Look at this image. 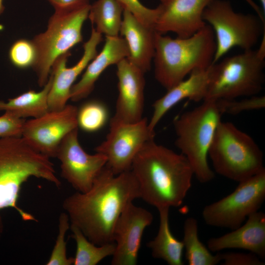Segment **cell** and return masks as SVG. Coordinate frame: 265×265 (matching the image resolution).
<instances>
[{
    "label": "cell",
    "mask_w": 265,
    "mask_h": 265,
    "mask_svg": "<svg viewBox=\"0 0 265 265\" xmlns=\"http://www.w3.org/2000/svg\"><path fill=\"white\" fill-rule=\"evenodd\" d=\"M102 40V34L98 32L92 25L90 36L83 44V54L75 65L67 67L70 52L60 56L55 60L50 73L52 83L48 95L49 111H58L66 106L74 82L98 54L97 48Z\"/></svg>",
    "instance_id": "cell-15"
},
{
    "label": "cell",
    "mask_w": 265,
    "mask_h": 265,
    "mask_svg": "<svg viewBox=\"0 0 265 265\" xmlns=\"http://www.w3.org/2000/svg\"><path fill=\"white\" fill-rule=\"evenodd\" d=\"M223 114L236 115L244 111L258 110L265 107V96L255 95L240 100H216Z\"/></svg>",
    "instance_id": "cell-30"
},
{
    "label": "cell",
    "mask_w": 265,
    "mask_h": 265,
    "mask_svg": "<svg viewBox=\"0 0 265 265\" xmlns=\"http://www.w3.org/2000/svg\"><path fill=\"white\" fill-rule=\"evenodd\" d=\"M159 0L155 31L162 34L172 32L178 37L186 38L206 25L203 12L212 0Z\"/></svg>",
    "instance_id": "cell-17"
},
{
    "label": "cell",
    "mask_w": 265,
    "mask_h": 265,
    "mask_svg": "<svg viewBox=\"0 0 265 265\" xmlns=\"http://www.w3.org/2000/svg\"><path fill=\"white\" fill-rule=\"evenodd\" d=\"M138 184L139 198L157 209L182 205L194 173L186 157L148 141L135 156L131 169Z\"/></svg>",
    "instance_id": "cell-2"
},
{
    "label": "cell",
    "mask_w": 265,
    "mask_h": 265,
    "mask_svg": "<svg viewBox=\"0 0 265 265\" xmlns=\"http://www.w3.org/2000/svg\"><path fill=\"white\" fill-rule=\"evenodd\" d=\"M4 10V6L3 5V0H0V14H1Z\"/></svg>",
    "instance_id": "cell-37"
},
{
    "label": "cell",
    "mask_w": 265,
    "mask_h": 265,
    "mask_svg": "<svg viewBox=\"0 0 265 265\" xmlns=\"http://www.w3.org/2000/svg\"><path fill=\"white\" fill-rule=\"evenodd\" d=\"M208 156L217 174L238 183L265 170L259 146L230 122L219 124Z\"/></svg>",
    "instance_id": "cell-7"
},
{
    "label": "cell",
    "mask_w": 265,
    "mask_h": 265,
    "mask_svg": "<svg viewBox=\"0 0 265 265\" xmlns=\"http://www.w3.org/2000/svg\"><path fill=\"white\" fill-rule=\"evenodd\" d=\"M138 198V184L132 171L115 175L106 165L88 191L68 196L62 206L70 224L100 246L114 242L113 232L118 218L126 206Z\"/></svg>",
    "instance_id": "cell-1"
},
{
    "label": "cell",
    "mask_w": 265,
    "mask_h": 265,
    "mask_svg": "<svg viewBox=\"0 0 265 265\" xmlns=\"http://www.w3.org/2000/svg\"><path fill=\"white\" fill-rule=\"evenodd\" d=\"M78 108L66 105L61 110L49 111L37 118L26 121L22 137L34 150L49 158L56 157L64 138L78 128Z\"/></svg>",
    "instance_id": "cell-12"
},
{
    "label": "cell",
    "mask_w": 265,
    "mask_h": 265,
    "mask_svg": "<svg viewBox=\"0 0 265 265\" xmlns=\"http://www.w3.org/2000/svg\"><path fill=\"white\" fill-rule=\"evenodd\" d=\"M265 199V170L239 182L234 191L206 206L202 214L211 226L234 230L259 211Z\"/></svg>",
    "instance_id": "cell-10"
},
{
    "label": "cell",
    "mask_w": 265,
    "mask_h": 265,
    "mask_svg": "<svg viewBox=\"0 0 265 265\" xmlns=\"http://www.w3.org/2000/svg\"><path fill=\"white\" fill-rule=\"evenodd\" d=\"M223 113L217 101L205 100L173 121L176 146L189 162L201 183L212 181L214 173L208 162V152Z\"/></svg>",
    "instance_id": "cell-6"
},
{
    "label": "cell",
    "mask_w": 265,
    "mask_h": 265,
    "mask_svg": "<svg viewBox=\"0 0 265 265\" xmlns=\"http://www.w3.org/2000/svg\"><path fill=\"white\" fill-rule=\"evenodd\" d=\"M56 158L60 161L61 177L82 193L91 188L107 161L103 154L96 152L90 155L83 150L79 140L78 128L62 140Z\"/></svg>",
    "instance_id": "cell-13"
},
{
    "label": "cell",
    "mask_w": 265,
    "mask_h": 265,
    "mask_svg": "<svg viewBox=\"0 0 265 265\" xmlns=\"http://www.w3.org/2000/svg\"><path fill=\"white\" fill-rule=\"evenodd\" d=\"M265 34L259 49L221 58L209 67L204 100L258 95L263 88L265 79Z\"/></svg>",
    "instance_id": "cell-5"
},
{
    "label": "cell",
    "mask_w": 265,
    "mask_h": 265,
    "mask_svg": "<svg viewBox=\"0 0 265 265\" xmlns=\"http://www.w3.org/2000/svg\"><path fill=\"white\" fill-rule=\"evenodd\" d=\"M153 221L146 209L129 203L118 218L113 232L116 248L112 265H135L145 229Z\"/></svg>",
    "instance_id": "cell-14"
},
{
    "label": "cell",
    "mask_w": 265,
    "mask_h": 265,
    "mask_svg": "<svg viewBox=\"0 0 265 265\" xmlns=\"http://www.w3.org/2000/svg\"><path fill=\"white\" fill-rule=\"evenodd\" d=\"M9 58L18 68L32 67L36 58V51L32 41L25 39L16 41L10 48Z\"/></svg>",
    "instance_id": "cell-29"
},
{
    "label": "cell",
    "mask_w": 265,
    "mask_h": 265,
    "mask_svg": "<svg viewBox=\"0 0 265 265\" xmlns=\"http://www.w3.org/2000/svg\"><path fill=\"white\" fill-rule=\"evenodd\" d=\"M54 9L72 7L89 4L90 0H47Z\"/></svg>",
    "instance_id": "cell-34"
},
{
    "label": "cell",
    "mask_w": 265,
    "mask_h": 265,
    "mask_svg": "<svg viewBox=\"0 0 265 265\" xmlns=\"http://www.w3.org/2000/svg\"><path fill=\"white\" fill-rule=\"evenodd\" d=\"M215 50L214 32L207 24L186 38H172L156 32L153 58L155 79L168 90L192 71L209 68Z\"/></svg>",
    "instance_id": "cell-4"
},
{
    "label": "cell",
    "mask_w": 265,
    "mask_h": 265,
    "mask_svg": "<svg viewBox=\"0 0 265 265\" xmlns=\"http://www.w3.org/2000/svg\"><path fill=\"white\" fill-rule=\"evenodd\" d=\"M156 32L154 28L144 25L124 9L120 33L128 45L129 55L127 58L144 73L151 69L154 58Z\"/></svg>",
    "instance_id": "cell-21"
},
{
    "label": "cell",
    "mask_w": 265,
    "mask_h": 265,
    "mask_svg": "<svg viewBox=\"0 0 265 265\" xmlns=\"http://www.w3.org/2000/svg\"><path fill=\"white\" fill-rule=\"evenodd\" d=\"M72 237L76 243L74 257V265H96L105 258L112 256L116 248L115 243L109 242L97 245L89 240L76 226L70 224Z\"/></svg>",
    "instance_id": "cell-26"
},
{
    "label": "cell",
    "mask_w": 265,
    "mask_h": 265,
    "mask_svg": "<svg viewBox=\"0 0 265 265\" xmlns=\"http://www.w3.org/2000/svg\"><path fill=\"white\" fill-rule=\"evenodd\" d=\"M183 243L189 265H216L221 262L220 253L212 255L199 239L196 219L187 218L184 224Z\"/></svg>",
    "instance_id": "cell-25"
},
{
    "label": "cell",
    "mask_w": 265,
    "mask_h": 265,
    "mask_svg": "<svg viewBox=\"0 0 265 265\" xmlns=\"http://www.w3.org/2000/svg\"><path fill=\"white\" fill-rule=\"evenodd\" d=\"M246 222L222 236L210 238L207 247L212 252L240 249L265 258V214L259 211L250 214Z\"/></svg>",
    "instance_id": "cell-18"
},
{
    "label": "cell",
    "mask_w": 265,
    "mask_h": 265,
    "mask_svg": "<svg viewBox=\"0 0 265 265\" xmlns=\"http://www.w3.org/2000/svg\"><path fill=\"white\" fill-rule=\"evenodd\" d=\"M108 119L107 107L102 102L90 100L78 108V128L87 132H94L103 128Z\"/></svg>",
    "instance_id": "cell-27"
},
{
    "label": "cell",
    "mask_w": 265,
    "mask_h": 265,
    "mask_svg": "<svg viewBox=\"0 0 265 265\" xmlns=\"http://www.w3.org/2000/svg\"><path fill=\"white\" fill-rule=\"evenodd\" d=\"M255 11L256 14L263 20L265 21V14L262 8L253 0H244Z\"/></svg>",
    "instance_id": "cell-35"
},
{
    "label": "cell",
    "mask_w": 265,
    "mask_h": 265,
    "mask_svg": "<svg viewBox=\"0 0 265 265\" xmlns=\"http://www.w3.org/2000/svg\"><path fill=\"white\" fill-rule=\"evenodd\" d=\"M116 66L118 95L115 113L110 122L136 123L143 118L145 73L127 58Z\"/></svg>",
    "instance_id": "cell-16"
},
{
    "label": "cell",
    "mask_w": 265,
    "mask_h": 265,
    "mask_svg": "<svg viewBox=\"0 0 265 265\" xmlns=\"http://www.w3.org/2000/svg\"><path fill=\"white\" fill-rule=\"evenodd\" d=\"M124 8L116 0H97L90 4L88 18L95 30L108 37L119 36Z\"/></svg>",
    "instance_id": "cell-24"
},
{
    "label": "cell",
    "mask_w": 265,
    "mask_h": 265,
    "mask_svg": "<svg viewBox=\"0 0 265 265\" xmlns=\"http://www.w3.org/2000/svg\"><path fill=\"white\" fill-rule=\"evenodd\" d=\"M109 126L106 139L95 151L106 157V166L118 175L131 170L135 156L148 141L154 138L155 133L149 130L144 117L133 123L109 122Z\"/></svg>",
    "instance_id": "cell-11"
},
{
    "label": "cell",
    "mask_w": 265,
    "mask_h": 265,
    "mask_svg": "<svg viewBox=\"0 0 265 265\" xmlns=\"http://www.w3.org/2000/svg\"><path fill=\"white\" fill-rule=\"evenodd\" d=\"M195 70L188 77L176 84L153 103V112L148 121L149 130L155 129L163 116L180 101L188 99L194 102L204 100L209 83V70Z\"/></svg>",
    "instance_id": "cell-20"
},
{
    "label": "cell",
    "mask_w": 265,
    "mask_h": 265,
    "mask_svg": "<svg viewBox=\"0 0 265 265\" xmlns=\"http://www.w3.org/2000/svg\"><path fill=\"white\" fill-rule=\"evenodd\" d=\"M261 5V8L265 14V0H258Z\"/></svg>",
    "instance_id": "cell-36"
},
{
    "label": "cell",
    "mask_w": 265,
    "mask_h": 265,
    "mask_svg": "<svg viewBox=\"0 0 265 265\" xmlns=\"http://www.w3.org/2000/svg\"><path fill=\"white\" fill-rule=\"evenodd\" d=\"M26 120L11 112L5 111L0 116V138L22 137L23 127Z\"/></svg>",
    "instance_id": "cell-32"
},
{
    "label": "cell",
    "mask_w": 265,
    "mask_h": 265,
    "mask_svg": "<svg viewBox=\"0 0 265 265\" xmlns=\"http://www.w3.org/2000/svg\"><path fill=\"white\" fill-rule=\"evenodd\" d=\"M90 7L89 3L54 9L46 30L31 40L36 51V60L32 68L40 87L47 82L55 60L82 42V28L88 17Z\"/></svg>",
    "instance_id": "cell-8"
},
{
    "label": "cell",
    "mask_w": 265,
    "mask_h": 265,
    "mask_svg": "<svg viewBox=\"0 0 265 265\" xmlns=\"http://www.w3.org/2000/svg\"><path fill=\"white\" fill-rule=\"evenodd\" d=\"M31 177L46 180L56 187L61 185L50 158L34 150L22 137L0 138V212L12 208L23 220L38 221L18 203L23 185ZM3 230L0 214V238Z\"/></svg>",
    "instance_id": "cell-3"
},
{
    "label": "cell",
    "mask_w": 265,
    "mask_h": 265,
    "mask_svg": "<svg viewBox=\"0 0 265 265\" xmlns=\"http://www.w3.org/2000/svg\"><path fill=\"white\" fill-rule=\"evenodd\" d=\"M106 37L101 52L88 64L80 80L72 86L70 98L72 101L78 102L88 96L93 90L96 81L108 67L116 65L129 56L128 45L123 37Z\"/></svg>",
    "instance_id": "cell-19"
},
{
    "label": "cell",
    "mask_w": 265,
    "mask_h": 265,
    "mask_svg": "<svg viewBox=\"0 0 265 265\" xmlns=\"http://www.w3.org/2000/svg\"><path fill=\"white\" fill-rule=\"evenodd\" d=\"M116 0L121 4L124 9L130 12L141 23L154 28L159 13L158 7L155 8H148L139 0Z\"/></svg>",
    "instance_id": "cell-31"
},
{
    "label": "cell",
    "mask_w": 265,
    "mask_h": 265,
    "mask_svg": "<svg viewBox=\"0 0 265 265\" xmlns=\"http://www.w3.org/2000/svg\"><path fill=\"white\" fill-rule=\"evenodd\" d=\"M70 227V220L67 213L61 212L59 217L58 233L50 257L46 265H71L74 264V258L67 256L65 235Z\"/></svg>",
    "instance_id": "cell-28"
},
{
    "label": "cell",
    "mask_w": 265,
    "mask_h": 265,
    "mask_svg": "<svg viewBox=\"0 0 265 265\" xmlns=\"http://www.w3.org/2000/svg\"><path fill=\"white\" fill-rule=\"evenodd\" d=\"M169 208L158 209L159 224L157 236L147 243L153 258L163 260L169 265H183L184 244L172 234L170 226Z\"/></svg>",
    "instance_id": "cell-22"
},
{
    "label": "cell",
    "mask_w": 265,
    "mask_h": 265,
    "mask_svg": "<svg viewBox=\"0 0 265 265\" xmlns=\"http://www.w3.org/2000/svg\"><path fill=\"white\" fill-rule=\"evenodd\" d=\"M223 265H264L265 263L254 253L227 252L220 253Z\"/></svg>",
    "instance_id": "cell-33"
},
{
    "label": "cell",
    "mask_w": 265,
    "mask_h": 265,
    "mask_svg": "<svg viewBox=\"0 0 265 265\" xmlns=\"http://www.w3.org/2000/svg\"><path fill=\"white\" fill-rule=\"evenodd\" d=\"M204 22L212 29L216 50L212 64L235 47L253 49L265 34V24L257 14L237 12L227 0H212L203 14Z\"/></svg>",
    "instance_id": "cell-9"
},
{
    "label": "cell",
    "mask_w": 265,
    "mask_h": 265,
    "mask_svg": "<svg viewBox=\"0 0 265 265\" xmlns=\"http://www.w3.org/2000/svg\"><path fill=\"white\" fill-rule=\"evenodd\" d=\"M52 83V76L50 74L42 90L36 92L30 90L8 99L7 102L0 101V111L11 112L20 118H35L42 116L49 111L48 95Z\"/></svg>",
    "instance_id": "cell-23"
}]
</instances>
